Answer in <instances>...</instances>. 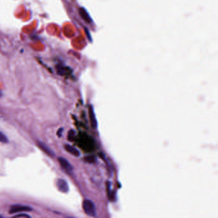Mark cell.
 Masks as SVG:
<instances>
[{
  "label": "cell",
  "instance_id": "1",
  "mask_svg": "<svg viewBox=\"0 0 218 218\" xmlns=\"http://www.w3.org/2000/svg\"><path fill=\"white\" fill-rule=\"evenodd\" d=\"M83 208L86 215L90 217L96 216V208L94 202L90 199H85L83 203Z\"/></svg>",
  "mask_w": 218,
  "mask_h": 218
},
{
  "label": "cell",
  "instance_id": "2",
  "mask_svg": "<svg viewBox=\"0 0 218 218\" xmlns=\"http://www.w3.org/2000/svg\"><path fill=\"white\" fill-rule=\"evenodd\" d=\"M32 211V208L28 205H24L17 204L11 206L10 209L9 211V213L10 214L18 213V212H30Z\"/></svg>",
  "mask_w": 218,
  "mask_h": 218
},
{
  "label": "cell",
  "instance_id": "3",
  "mask_svg": "<svg viewBox=\"0 0 218 218\" xmlns=\"http://www.w3.org/2000/svg\"><path fill=\"white\" fill-rule=\"evenodd\" d=\"M57 186L58 190L62 193H67L69 191V185L65 180L58 178L57 182Z\"/></svg>",
  "mask_w": 218,
  "mask_h": 218
},
{
  "label": "cell",
  "instance_id": "4",
  "mask_svg": "<svg viewBox=\"0 0 218 218\" xmlns=\"http://www.w3.org/2000/svg\"><path fill=\"white\" fill-rule=\"evenodd\" d=\"M38 144V146L45 153L48 154V155L50 157H54V156H55V153H54V152H53L52 150H51L47 145H45L44 143H43L42 141H38L37 143Z\"/></svg>",
  "mask_w": 218,
  "mask_h": 218
},
{
  "label": "cell",
  "instance_id": "5",
  "mask_svg": "<svg viewBox=\"0 0 218 218\" xmlns=\"http://www.w3.org/2000/svg\"><path fill=\"white\" fill-rule=\"evenodd\" d=\"M58 161L60 163V165L63 169H65V170L69 171H71L73 170V167H72V166L70 165V163L66 159L62 157H59L58 158Z\"/></svg>",
  "mask_w": 218,
  "mask_h": 218
},
{
  "label": "cell",
  "instance_id": "6",
  "mask_svg": "<svg viewBox=\"0 0 218 218\" xmlns=\"http://www.w3.org/2000/svg\"><path fill=\"white\" fill-rule=\"evenodd\" d=\"M64 149L69 153L72 154V155H73L76 157H79L80 156V152H79V150L77 149H76L75 147L71 146V145H68V144L65 145Z\"/></svg>",
  "mask_w": 218,
  "mask_h": 218
},
{
  "label": "cell",
  "instance_id": "7",
  "mask_svg": "<svg viewBox=\"0 0 218 218\" xmlns=\"http://www.w3.org/2000/svg\"><path fill=\"white\" fill-rule=\"evenodd\" d=\"M79 14L81 15V17H82V19H83L86 22L90 23L92 22V19H91V17L89 15V14L88 13V12L86 11V9H85L84 8H81L79 9Z\"/></svg>",
  "mask_w": 218,
  "mask_h": 218
},
{
  "label": "cell",
  "instance_id": "8",
  "mask_svg": "<svg viewBox=\"0 0 218 218\" xmlns=\"http://www.w3.org/2000/svg\"><path fill=\"white\" fill-rule=\"evenodd\" d=\"M89 113H90V120H91V124H92V125L94 128H97V122L96 120V118L95 116V113L94 111V109L92 107V106L90 107V110H89Z\"/></svg>",
  "mask_w": 218,
  "mask_h": 218
},
{
  "label": "cell",
  "instance_id": "9",
  "mask_svg": "<svg viewBox=\"0 0 218 218\" xmlns=\"http://www.w3.org/2000/svg\"><path fill=\"white\" fill-rule=\"evenodd\" d=\"M57 69H58L57 70L58 73L61 76H64L65 74H68L70 73V71H71V69L70 68H69L68 67L63 66V65L58 66Z\"/></svg>",
  "mask_w": 218,
  "mask_h": 218
},
{
  "label": "cell",
  "instance_id": "10",
  "mask_svg": "<svg viewBox=\"0 0 218 218\" xmlns=\"http://www.w3.org/2000/svg\"><path fill=\"white\" fill-rule=\"evenodd\" d=\"M0 142L3 143H7L8 142L6 136L1 131H0Z\"/></svg>",
  "mask_w": 218,
  "mask_h": 218
},
{
  "label": "cell",
  "instance_id": "11",
  "mask_svg": "<svg viewBox=\"0 0 218 218\" xmlns=\"http://www.w3.org/2000/svg\"><path fill=\"white\" fill-rule=\"evenodd\" d=\"M15 217H30V216L28 214H19L15 216Z\"/></svg>",
  "mask_w": 218,
  "mask_h": 218
},
{
  "label": "cell",
  "instance_id": "12",
  "mask_svg": "<svg viewBox=\"0 0 218 218\" xmlns=\"http://www.w3.org/2000/svg\"><path fill=\"white\" fill-rule=\"evenodd\" d=\"M63 130V129H60L59 131H58V136H60H60H61V131Z\"/></svg>",
  "mask_w": 218,
  "mask_h": 218
},
{
  "label": "cell",
  "instance_id": "13",
  "mask_svg": "<svg viewBox=\"0 0 218 218\" xmlns=\"http://www.w3.org/2000/svg\"><path fill=\"white\" fill-rule=\"evenodd\" d=\"M2 96V92H0V97H1Z\"/></svg>",
  "mask_w": 218,
  "mask_h": 218
}]
</instances>
